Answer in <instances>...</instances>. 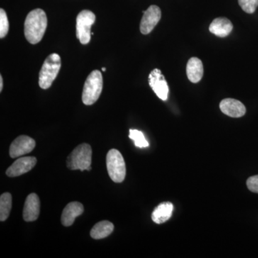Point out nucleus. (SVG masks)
Masks as SVG:
<instances>
[{"label":"nucleus","instance_id":"obj_1","mask_svg":"<svg viewBox=\"0 0 258 258\" xmlns=\"http://www.w3.org/2000/svg\"><path fill=\"white\" fill-rule=\"evenodd\" d=\"M47 26V15L41 9L32 10L25 22V36L30 43H38L45 35Z\"/></svg>","mask_w":258,"mask_h":258},{"label":"nucleus","instance_id":"obj_2","mask_svg":"<svg viewBox=\"0 0 258 258\" xmlns=\"http://www.w3.org/2000/svg\"><path fill=\"white\" fill-rule=\"evenodd\" d=\"M92 161V149L87 144L78 146L67 159V166L71 170L90 171Z\"/></svg>","mask_w":258,"mask_h":258},{"label":"nucleus","instance_id":"obj_3","mask_svg":"<svg viewBox=\"0 0 258 258\" xmlns=\"http://www.w3.org/2000/svg\"><path fill=\"white\" fill-rule=\"evenodd\" d=\"M61 68L60 55L57 53L50 54L45 59L39 74V86L42 89H47L52 86L58 75Z\"/></svg>","mask_w":258,"mask_h":258},{"label":"nucleus","instance_id":"obj_4","mask_svg":"<svg viewBox=\"0 0 258 258\" xmlns=\"http://www.w3.org/2000/svg\"><path fill=\"white\" fill-rule=\"evenodd\" d=\"M103 90V76L101 71L95 70L88 76L83 86L82 101L86 106L96 103Z\"/></svg>","mask_w":258,"mask_h":258},{"label":"nucleus","instance_id":"obj_5","mask_svg":"<svg viewBox=\"0 0 258 258\" xmlns=\"http://www.w3.org/2000/svg\"><path fill=\"white\" fill-rule=\"evenodd\" d=\"M106 165L108 174L112 181L120 183L125 179L126 169L123 156L116 149H111L106 157Z\"/></svg>","mask_w":258,"mask_h":258},{"label":"nucleus","instance_id":"obj_6","mask_svg":"<svg viewBox=\"0 0 258 258\" xmlns=\"http://www.w3.org/2000/svg\"><path fill=\"white\" fill-rule=\"evenodd\" d=\"M96 22V15L90 10H83L76 19V35L83 45L91 41V27Z\"/></svg>","mask_w":258,"mask_h":258},{"label":"nucleus","instance_id":"obj_7","mask_svg":"<svg viewBox=\"0 0 258 258\" xmlns=\"http://www.w3.org/2000/svg\"><path fill=\"white\" fill-rule=\"evenodd\" d=\"M149 84L156 95L162 101H166L169 95V86L160 70L154 69L149 76Z\"/></svg>","mask_w":258,"mask_h":258},{"label":"nucleus","instance_id":"obj_8","mask_svg":"<svg viewBox=\"0 0 258 258\" xmlns=\"http://www.w3.org/2000/svg\"><path fill=\"white\" fill-rule=\"evenodd\" d=\"M161 12L157 5H152L144 13L143 18L140 24L141 32L148 35L154 30L156 25L160 21Z\"/></svg>","mask_w":258,"mask_h":258},{"label":"nucleus","instance_id":"obj_9","mask_svg":"<svg viewBox=\"0 0 258 258\" xmlns=\"http://www.w3.org/2000/svg\"><path fill=\"white\" fill-rule=\"evenodd\" d=\"M35 147V141L28 136H20L15 139L10 148L12 158H18L29 154Z\"/></svg>","mask_w":258,"mask_h":258},{"label":"nucleus","instance_id":"obj_10","mask_svg":"<svg viewBox=\"0 0 258 258\" xmlns=\"http://www.w3.org/2000/svg\"><path fill=\"white\" fill-rule=\"evenodd\" d=\"M37 163L36 158L27 157L20 158L8 168L6 171L7 175L10 177H16L28 172L33 169Z\"/></svg>","mask_w":258,"mask_h":258},{"label":"nucleus","instance_id":"obj_11","mask_svg":"<svg viewBox=\"0 0 258 258\" xmlns=\"http://www.w3.org/2000/svg\"><path fill=\"white\" fill-rule=\"evenodd\" d=\"M40 211V199L36 194H30L25 201L23 210V218L26 222L35 221Z\"/></svg>","mask_w":258,"mask_h":258},{"label":"nucleus","instance_id":"obj_12","mask_svg":"<svg viewBox=\"0 0 258 258\" xmlns=\"http://www.w3.org/2000/svg\"><path fill=\"white\" fill-rule=\"evenodd\" d=\"M220 110L222 113L232 118H240L246 113L243 103L233 98H225L220 102Z\"/></svg>","mask_w":258,"mask_h":258},{"label":"nucleus","instance_id":"obj_13","mask_svg":"<svg viewBox=\"0 0 258 258\" xmlns=\"http://www.w3.org/2000/svg\"><path fill=\"white\" fill-rule=\"evenodd\" d=\"M83 212H84V208H83L82 204L78 203V202L69 203L64 208L62 213L61 222H62V225L66 227L72 225L74 223L76 217L82 215Z\"/></svg>","mask_w":258,"mask_h":258},{"label":"nucleus","instance_id":"obj_14","mask_svg":"<svg viewBox=\"0 0 258 258\" xmlns=\"http://www.w3.org/2000/svg\"><path fill=\"white\" fill-rule=\"evenodd\" d=\"M210 32L217 37L228 36L233 30V25L230 20L225 18L215 19L209 28Z\"/></svg>","mask_w":258,"mask_h":258},{"label":"nucleus","instance_id":"obj_15","mask_svg":"<svg viewBox=\"0 0 258 258\" xmlns=\"http://www.w3.org/2000/svg\"><path fill=\"white\" fill-rule=\"evenodd\" d=\"M204 74L203 64L198 57H191L186 64V75L191 83L200 82Z\"/></svg>","mask_w":258,"mask_h":258},{"label":"nucleus","instance_id":"obj_16","mask_svg":"<svg viewBox=\"0 0 258 258\" xmlns=\"http://www.w3.org/2000/svg\"><path fill=\"white\" fill-rule=\"evenodd\" d=\"M173 210H174V206L172 203H168V202L161 203L152 212L153 221L157 224L164 223L171 218Z\"/></svg>","mask_w":258,"mask_h":258},{"label":"nucleus","instance_id":"obj_17","mask_svg":"<svg viewBox=\"0 0 258 258\" xmlns=\"http://www.w3.org/2000/svg\"><path fill=\"white\" fill-rule=\"evenodd\" d=\"M114 226L109 221H102L93 226L91 236L95 240L106 238L113 232Z\"/></svg>","mask_w":258,"mask_h":258},{"label":"nucleus","instance_id":"obj_18","mask_svg":"<svg viewBox=\"0 0 258 258\" xmlns=\"http://www.w3.org/2000/svg\"><path fill=\"white\" fill-rule=\"evenodd\" d=\"M12 195L10 193H4L0 198V220L4 222L10 216L12 209Z\"/></svg>","mask_w":258,"mask_h":258},{"label":"nucleus","instance_id":"obj_19","mask_svg":"<svg viewBox=\"0 0 258 258\" xmlns=\"http://www.w3.org/2000/svg\"><path fill=\"white\" fill-rule=\"evenodd\" d=\"M129 138L134 141L136 147L145 148L149 147V143L144 137V134L137 129H131L129 132Z\"/></svg>","mask_w":258,"mask_h":258},{"label":"nucleus","instance_id":"obj_20","mask_svg":"<svg viewBox=\"0 0 258 258\" xmlns=\"http://www.w3.org/2000/svg\"><path fill=\"white\" fill-rule=\"evenodd\" d=\"M9 32V21L6 12L2 8L0 9V38L3 39Z\"/></svg>","mask_w":258,"mask_h":258},{"label":"nucleus","instance_id":"obj_21","mask_svg":"<svg viewBox=\"0 0 258 258\" xmlns=\"http://www.w3.org/2000/svg\"><path fill=\"white\" fill-rule=\"evenodd\" d=\"M239 5L243 11L252 14L258 7V0H238Z\"/></svg>","mask_w":258,"mask_h":258},{"label":"nucleus","instance_id":"obj_22","mask_svg":"<svg viewBox=\"0 0 258 258\" xmlns=\"http://www.w3.org/2000/svg\"><path fill=\"white\" fill-rule=\"evenodd\" d=\"M247 186L249 191L258 194V175L248 178L247 180Z\"/></svg>","mask_w":258,"mask_h":258},{"label":"nucleus","instance_id":"obj_23","mask_svg":"<svg viewBox=\"0 0 258 258\" xmlns=\"http://www.w3.org/2000/svg\"><path fill=\"white\" fill-rule=\"evenodd\" d=\"M3 79L2 75H0V91H3Z\"/></svg>","mask_w":258,"mask_h":258},{"label":"nucleus","instance_id":"obj_24","mask_svg":"<svg viewBox=\"0 0 258 258\" xmlns=\"http://www.w3.org/2000/svg\"><path fill=\"white\" fill-rule=\"evenodd\" d=\"M102 71H106V68H103V69H102Z\"/></svg>","mask_w":258,"mask_h":258}]
</instances>
